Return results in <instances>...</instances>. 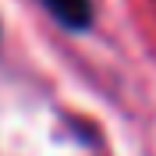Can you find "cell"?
<instances>
[{"label":"cell","instance_id":"1","mask_svg":"<svg viewBox=\"0 0 156 156\" xmlns=\"http://www.w3.org/2000/svg\"><path fill=\"white\" fill-rule=\"evenodd\" d=\"M64 29H89L92 21V0H39Z\"/></svg>","mask_w":156,"mask_h":156}]
</instances>
